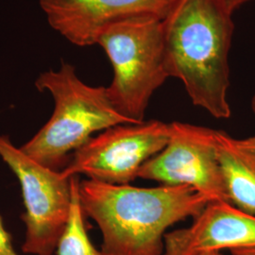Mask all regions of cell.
<instances>
[{
  "instance_id": "9a60e30c",
  "label": "cell",
  "mask_w": 255,
  "mask_h": 255,
  "mask_svg": "<svg viewBox=\"0 0 255 255\" xmlns=\"http://www.w3.org/2000/svg\"><path fill=\"white\" fill-rule=\"evenodd\" d=\"M199 255H223L221 252H209V253H204Z\"/></svg>"
},
{
  "instance_id": "9c48e42d",
  "label": "cell",
  "mask_w": 255,
  "mask_h": 255,
  "mask_svg": "<svg viewBox=\"0 0 255 255\" xmlns=\"http://www.w3.org/2000/svg\"><path fill=\"white\" fill-rule=\"evenodd\" d=\"M252 249H255V216L227 201H212L189 227L166 233L163 255Z\"/></svg>"
},
{
  "instance_id": "5b68a950",
  "label": "cell",
  "mask_w": 255,
  "mask_h": 255,
  "mask_svg": "<svg viewBox=\"0 0 255 255\" xmlns=\"http://www.w3.org/2000/svg\"><path fill=\"white\" fill-rule=\"evenodd\" d=\"M0 157L21 185L26 212L22 251L26 255H52L67 225L72 203L71 178L37 163L0 135Z\"/></svg>"
},
{
  "instance_id": "8fae6325",
  "label": "cell",
  "mask_w": 255,
  "mask_h": 255,
  "mask_svg": "<svg viewBox=\"0 0 255 255\" xmlns=\"http://www.w3.org/2000/svg\"><path fill=\"white\" fill-rule=\"evenodd\" d=\"M80 177H71L72 203L70 216L56 249L57 255H106L92 243L87 234L84 212L79 195Z\"/></svg>"
},
{
  "instance_id": "5bb4252c",
  "label": "cell",
  "mask_w": 255,
  "mask_h": 255,
  "mask_svg": "<svg viewBox=\"0 0 255 255\" xmlns=\"http://www.w3.org/2000/svg\"><path fill=\"white\" fill-rule=\"evenodd\" d=\"M232 252H237V253H241L246 255H255V249L252 250H237V251H232Z\"/></svg>"
},
{
  "instance_id": "3957f363",
  "label": "cell",
  "mask_w": 255,
  "mask_h": 255,
  "mask_svg": "<svg viewBox=\"0 0 255 255\" xmlns=\"http://www.w3.org/2000/svg\"><path fill=\"white\" fill-rule=\"evenodd\" d=\"M39 91L54 100L51 118L25 145L24 153L37 163L61 171L74 152L93 134L120 124L134 123L119 113L107 88L82 82L72 64L41 74L35 82Z\"/></svg>"
},
{
  "instance_id": "8992f818",
  "label": "cell",
  "mask_w": 255,
  "mask_h": 255,
  "mask_svg": "<svg viewBox=\"0 0 255 255\" xmlns=\"http://www.w3.org/2000/svg\"><path fill=\"white\" fill-rule=\"evenodd\" d=\"M171 125L160 120L120 124L91 137L71 155L62 173L110 184H129L167 144Z\"/></svg>"
},
{
  "instance_id": "e0dca14e",
  "label": "cell",
  "mask_w": 255,
  "mask_h": 255,
  "mask_svg": "<svg viewBox=\"0 0 255 255\" xmlns=\"http://www.w3.org/2000/svg\"><path fill=\"white\" fill-rule=\"evenodd\" d=\"M231 253H232L233 255H244V254H241V253H237V252H231Z\"/></svg>"
},
{
  "instance_id": "2e32d148",
  "label": "cell",
  "mask_w": 255,
  "mask_h": 255,
  "mask_svg": "<svg viewBox=\"0 0 255 255\" xmlns=\"http://www.w3.org/2000/svg\"><path fill=\"white\" fill-rule=\"evenodd\" d=\"M252 110H253V112H254L255 116V93L254 97H253V100H252ZM254 138H255V135L254 136Z\"/></svg>"
},
{
  "instance_id": "52a82bcc",
  "label": "cell",
  "mask_w": 255,
  "mask_h": 255,
  "mask_svg": "<svg viewBox=\"0 0 255 255\" xmlns=\"http://www.w3.org/2000/svg\"><path fill=\"white\" fill-rule=\"evenodd\" d=\"M164 148L144 164L138 178L161 185L189 186L210 202L227 201L215 130L173 121ZM228 202V201H227Z\"/></svg>"
},
{
  "instance_id": "277c9868",
  "label": "cell",
  "mask_w": 255,
  "mask_h": 255,
  "mask_svg": "<svg viewBox=\"0 0 255 255\" xmlns=\"http://www.w3.org/2000/svg\"><path fill=\"white\" fill-rule=\"evenodd\" d=\"M113 67L110 101L125 118L145 120L155 91L169 78L164 56L163 19L137 16L113 24L98 39Z\"/></svg>"
},
{
  "instance_id": "30bf717a",
  "label": "cell",
  "mask_w": 255,
  "mask_h": 255,
  "mask_svg": "<svg viewBox=\"0 0 255 255\" xmlns=\"http://www.w3.org/2000/svg\"><path fill=\"white\" fill-rule=\"evenodd\" d=\"M215 139L229 203L255 216V140L216 129Z\"/></svg>"
},
{
  "instance_id": "6da1fadb",
  "label": "cell",
  "mask_w": 255,
  "mask_h": 255,
  "mask_svg": "<svg viewBox=\"0 0 255 255\" xmlns=\"http://www.w3.org/2000/svg\"><path fill=\"white\" fill-rule=\"evenodd\" d=\"M234 11L225 0H175L163 19L169 78L180 80L192 103L216 119H229V54Z\"/></svg>"
},
{
  "instance_id": "ba28073f",
  "label": "cell",
  "mask_w": 255,
  "mask_h": 255,
  "mask_svg": "<svg viewBox=\"0 0 255 255\" xmlns=\"http://www.w3.org/2000/svg\"><path fill=\"white\" fill-rule=\"evenodd\" d=\"M175 0H39L49 26L71 44L97 45L107 27L137 16L164 19Z\"/></svg>"
},
{
  "instance_id": "4fadbf2b",
  "label": "cell",
  "mask_w": 255,
  "mask_h": 255,
  "mask_svg": "<svg viewBox=\"0 0 255 255\" xmlns=\"http://www.w3.org/2000/svg\"><path fill=\"white\" fill-rule=\"evenodd\" d=\"M229 8L232 9L233 11H235L236 9L240 8L242 5H244L248 1L250 0H225Z\"/></svg>"
},
{
  "instance_id": "7a4b0ae2",
  "label": "cell",
  "mask_w": 255,
  "mask_h": 255,
  "mask_svg": "<svg viewBox=\"0 0 255 255\" xmlns=\"http://www.w3.org/2000/svg\"><path fill=\"white\" fill-rule=\"evenodd\" d=\"M84 215L102 235L106 255H163L166 230L195 218L210 201L189 186L137 187L83 180L79 183Z\"/></svg>"
},
{
  "instance_id": "7c38bea8",
  "label": "cell",
  "mask_w": 255,
  "mask_h": 255,
  "mask_svg": "<svg viewBox=\"0 0 255 255\" xmlns=\"http://www.w3.org/2000/svg\"><path fill=\"white\" fill-rule=\"evenodd\" d=\"M0 255H19L12 246L11 238L3 225L1 217H0Z\"/></svg>"
}]
</instances>
